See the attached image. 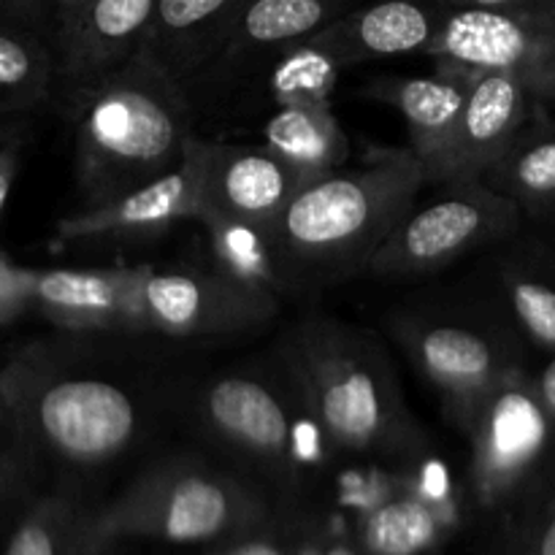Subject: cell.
<instances>
[{
    "label": "cell",
    "instance_id": "cell-38",
    "mask_svg": "<svg viewBox=\"0 0 555 555\" xmlns=\"http://www.w3.org/2000/svg\"><path fill=\"white\" fill-rule=\"evenodd\" d=\"M101 555H112V553H108V551H106V553H101Z\"/></svg>",
    "mask_w": 555,
    "mask_h": 555
},
{
    "label": "cell",
    "instance_id": "cell-15",
    "mask_svg": "<svg viewBox=\"0 0 555 555\" xmlns=\"http://www.w3.org/2000/svg\"><path fill=\"white\" fill-rule=\"evenodd\" d=\"M133 269H36L33 312L65 331H144V282Z\"/></svg>",
    "mask_w": 555,
    "mask_h": 555
},
{
    "label": "cell",
    "instance_id": "cell-2",
    "mask_svg": "<svg viewBox=\"0 0 555 555\" xmlns=\"http://www.w3.org/2000/svg\"><path fill=\"white\" fill-rule=\"evenodd\" d=\"M282 366L334 448L358 455L410 453L421 428L374 336L334 318H307L280 345Z\"/></svg>",
    "mask_w": 555,
    "mask_h": 555
},
{
    "label": "cell",
    "instance_id": "cell-30",
    "mask_svg": "<svg viewBox=\"0 0 555 555\" xmlns=\"http://www.w3.org/2000/svg\"><path fill=\"white\" fill-rule=\"evenodd\" d=\"M206 555H293V547L287 537L274 529L271 520H266V524L238 531L217 545H209Z\"/></svg>",
    "mask_w": 555,
    "mask_h": 555
},
{
    "label": "cell",
    "instance_id": "cell-23",
    "mask_svg": "<svg viewBox=\"0 0 555 555\" xmlns=\"http://www.w3.org/2000/svg\"><path fill=\"white\" fill-rule=\"evenodd\" d=\"M57 49L36 27L3 20L0 30V108L5 119L25 117L54 101Z\"/></svg>",
    "mask_w": 555,
    "mask_h": 555
},
{
    "label": "cell",
    "instance_id": "cell-25",
    "mask_svg": "<svg viewBox=\"0 0 555 555\" xmlns=\"http://www.w3.org/2000/svg\"><path fill=\"white\" fill-rule=\"evenodd\" d=\"M482 182L513 198L524 211H555V119L529 125Z\"/></svg>",
    "mask_w": 555,
    "mask_h": 555
},
{
    "label": "cell",
    "instance_id": "cell-5",
    "mask_svg": "<svg viewBox=\"0 0 555 555\" xmlns=\"http://www.w3.org/2000/svg\"><path fill=\"white\" fill-rule=\"evenodd\" d=\"M271 520L263 493L242 475L193 455L163 459L141 472L117 499L90 509L87 555H101L125 540L171 545H217Z\"/></svg>",
    "mask_w": 555,
    "mask_h": 555
},
{
    "label": "cell",
    "instance_id": "cell-28",
    "mask_svg": "<svg viewBox=\"0 0 555 555\" xmlns=\"http://www.w3.org/2000/svg\"><path fill=\"white\" fill-rule=\"evenodd\" d=\"M339 70L341 65L336 63L334 54L312 36L287 49L269 65V92L276 106L287 103L331 106V92Z\"/></svg>",
    "mask_w": 555,
    "mask_h": 555
},
{
    "label": "cell",
    "instance_id": "cell-27",
    "mask_svg": "<svg viewBox=\"0 0 555 555\" xmlns=\"http://www.w3.org/2000/svg\"><path fill=\"white\" fill-rule=\"evenodd\" d=\"M439 509L417 493L388 499L366 518L363 545L374 555H412L439 534Z\"/></svg>",
    "mask_w": 555,
    "mask_h": 555
},
{
    "label": "cell",
    "instance_id": "cell-16",
    "mask_svg": "<svg viewBox=\"0 0 555 555\" xmlns=\"http://www.w3.org/2000/svg\"><path fill=\"white\" fill-rule=\"evenodd\" d=\"M537 103L542 101L518 76L472 70L469 101L434 184L486 177L529 128Z\"/></svg>",
    "mask_w": 555,
    "mask_h": 555
},
{
    "label": "cell",
    "instance_id": "cell-18",
    "mask_svg": "<svg viewBox=\"0 0 555 555\" xmlns=\"http://www.w3.org/2000/svg\"><path fill=\"white\" fill-rule=\"evenodd\" d=\"M304 188L291 166L266 144H215L206 152L204 206L274 231Z\"/></svg>",
    "mask_w": 555,
    "mask_h": 555
},
{
    "label": "cell",
    "instance_id": "cell-21",
    "mask_svg": "<svg viewBox=\"0 0 555 555\" xmlns=\"http://www.w3.org/2000/svg\"><path fill=\"white\" fill-rule=\"evenodd\" d=\"M198 222L206 231L211 263L222 274L236 280L238 285L276 298V301H282L285 296L304 287L296 271L282 258L269 228L233 220V217L220 215V211L209 209V206L201 209Z\"/></svg>",
    "mask_w": 555,
    "mask_h": 555
},
{
    "label": "cell",
    "instance_id": "cell-7",
    "mask_svg": "<svg viewBox=\"0 0 555 555\" xmlns=\"http://www.w3.org/2000/svg\"><path fill=\"white\" fill-rule=\"evenodd\" d=\"M524 209L482 179L444 182V190L396 225L369 263L379 280H417L475 249L513 236Z\"/></svg>",
    "mask_w": 555,
    "mask_h": 555
},
{
    "label": "cell",
    "instance_id": "cell-20",
    "mask_svg": "<svg viewBox=\"0 0 555 555\" xmlns=\"http://www.w3.org/2000/svg\"><path fill=\"white\" fill-rule=\"evenodd\" d=\"M247 0H157L141 54L188 90L225 47Z\"/></svg>",
    "mask_w": 555,
    "mask_h": 555
},
{
    "label": "cell",
    "instance_id": "cell-34",
    "mask_svg": "<svg viewBox=\"0 0 555 555\" xmlns=\"http://www.w3.org/2000/svg\"><path fill=\"white\" fill-rule=\"evenodd\" d=\"M3 20L36 27L49 36V0H3Z\"/></svg>",
    "mask_w": 555,
    "mask_h": 555
},
{
    "label": "cell",
    "instance_id": "cell-8",
    "mask_svg": "<svg viewBox=\"0 0 555 555\" xmlns=\"http://www.w3.org/2000/svg\"><path fill=\"white\" fill-rule=\"evenodd\" d=\"M461 431L472 448L475 496L496 507L529 482L551 450L555 426L537 396L534 379L518 372L472 412Z\"/></svg>",
    "mask_w": 555,
    "mask_h": 555
},
{
    "label": "cell",
    "instance_id": "cell-26",
    "mask_svg": "<svg viewBox=\"0 0 555 555\" xmlns=\"http://www.w3.org/2000/svg\"><path fill=\"white\" fill-rule=\"evenodd\" d=\"M87 513L65 493L38 499L16 524L5 555H87Z\"/></svg>",
    "mask_w": 555,
    "mask_h": 555
},
{
    "label": "cell",
    "instance_id": "cell-4",
    "mask_svg": "<svg viewBox=\"0 0 555 555\" xmlns=\"http://www.w3.org/2000/svg\"><path fill=\"white\" fill-rule=\"evenodd\" d=\"M9 437L33 455L95 469L128 453L141 434V406L114 379L20 352L0 379Z\"/></svg>",
    "mask_w": 555,
    "mask_h": 555
},
{
    "label": "cell",
    "instance_id": "cell-35",
    "mask_svg": "<svg viewBox=\"0 0 555 555\" xmlns=\"http://www.w3.org/2000/svg\"><path fill=\"white\" fill-rule=\"evenodd\" d=\"M529 555H555V496L531 531Z\"/></svg>",
    "mask_w": 555,
    "mask_h": 555
},
{
    "label": "cell",
    "instance_id": "cell-9",
    "mask_svg": "<svg viewBox=\"0 0 555 555\" xmlns=\"http://www.w3.org/2000/svg\"><path fill=\"white\" fill-rule=\"evenodd\" d=\"M206 437L242 464L287 486L296 477V431L291 406L280 390L253 374L215 377L195 404Z\"/></svg>",
    "mask_w": 555,
    "mask_h": 555
},
{
    "label": "cell",
    "instance_id": "cell-37",
    "mask_svg": "<svg viewBox=\"0 0 555 555\" xmlns=\"http://www.w3.org/2000/svg\"><path fill=\"white\" fill-rule=\"evenodd\" d=\"M320 555H374L369 551L366 545H358V542H350V540H336L331 542L328 547H325Z\"/></svg>",
    "mask_w": 555,
    "mask_h": 555
},
{
    "label": "cell",
    "instance_id": "cell-29",
    "mask_svg": "<svg viewBox=\"0 0 555 555\" xmlns=\"http://www.w3.org/2000/svg\"><path fill=\"white\" fill-rule=\"evenodd\" d=\"M33 280H36V269L16 266L9 253L0 255V320L3 325H11L25 312H33Z\"/></svg>",
    "mask_w": 555,
    "mask_h": 555
},
{
    "label": "cell",
    "instance_id": "cell-33",
    "mask_svg": "<svg viewBox=\"0 0 555 555\" xmlns=\"http://www.w3.org/2000/svg\"><path fill=\"white\" fill-rule=\"evenodd\" d=\"M95 0H49V38L57 47Z\"/></svg>",
    "mask_w": 555,
    "mask_h": 555
},
{
    "label": "cell",
    "instance_id": "cell-22",
    "mask_svg": "<svg viewBox=\"0 0 555 555\" xmlns=\"http://www.w3.org/2000/svg\"><path fill=\"white\" fill-rule=\"evenodd\" d=\"M263 144L296 171L304 184L345 168L350 139L331 106L287 103L276 106L263 125Z\"/></svg>",
    "mask_w": 555,
    "mask_h": 555
},
{
    "label": "cell",
    "instance_id": "cell-17",
    "mask_svg": "<svg viewBox=\"0 0 555 555\" xmlns=\"http://www.w3.org/2000/svg\"><path fill=\"white\" fill-rule=\"evenodd\" d=\"M453 5L444 0H374L314 33L341 68L372 60L428 54Z\"/></svg>",
    "mask_w": 555,
    "mask_h": 555
},
{
    "label": "cell",
    "instance_id": "cell-12",
    "mask_svg": "<svg viewBox=\"0 0 555 555\" xmlns=\"http://www.w3.org/2000/svg\"><path fill=\"white\" fill-rule=\"evenodd\" d=\"M206 152L209 141L195 139L184 160L144 188L98 206H85L57 222L65 242H150L182 220H198L204 209Z\"/></svg>",
    "mask_w": 555,
    "mask_h": 555
},
{
    "label": "cell",
    "instance_id": "cell-31",
    "mask_svg": "<svg viewBox=\"0 0 555 555\" xmlns=\"http://www.w3.org/2000/svg\"><path fill=\"white\" fill-rule=\"evenodd\" d=\"M14 125H5L3 146H0V211H9L11 193L22 168V152H25V133Z\"/></svg>",
    "mask_w": 555,
    "mask_h": 555
},
{
    "label": "cell",
    "instance_id": "cell-32",
    "mask_svg": "<svg viewBox=\"0 0 555 555\" xmlns=\"http://www.w3.org/2000/svg\"><path fill=\"white\" fill-rule=\"evenodd\" d=\"M453 9H491V11H515V14L542 16L555 22V0H444Z\"/></svg>",
    "mask_w": 555,
    "mask_h": 555
},
{
    "label": "cell",
    "instance_id": "cell-13",
    "mask_svg": "<svg viewBox=\"0 0 555 555\" xmlns=\"http://www.w3.org/2000/svg\"><path fill=\"white\" fill-rule=\"evenodd\" d=\"M157 0H95L57 43V92L63 112L90 95L144 49Z\"/></svg>",
    "mask_w": 555,
    "mask_h": 555
},
{
    "label": "cell",
    "instance_id": "cell-11",
    "mask_svg": "<svg viewBox=\"0 0 555 555\" xmlns=\"http://www.w3.org/2000/svg\"><path fill=\"white\" fill-rule=\"evenodd\" d=\"M144 331L166 336H225L255 328L276 314L280 301L238 285L209 266L152 269L144 282Z\"/></svg>",
    "mask_w": 555,
    "mask_h": 555
},
{
    "label": "cell",
    "instance_id": "cell-24",
    "mask_svg": "<svg viewBox=\"0 0 555 555\" xmlns=\"http://www.w3.org/2000/svg\"><path fill=\"white\" fill-rule=\"evenodd\" d=\"M509 314L540 350L555 352V247H526L502 266Z\"/></svg>",
    "mask_w": 555,
    "mask_h": 555
},
{
    "label": "cell",
    "instance_id": "cell-36",
    "mask_svg": "<svg viewBox=\"0 0 555 555\" xmlns=\"http://www.w3.org/2000/svg\"><path fill=\"white\" fill-rule=\"evenodd\" d=\"M534 390H537V396H540L542 406H545L547 417H551L553 426H555V352H553L551 363H547V366L534 377Z\"/></svg>",
    "mask_w": 555,
    "mask_h": 555
},
{
    "label": "cell",
    "instance_id": "cell-6",
    "mask_svg": "<svg viewBox=\"0 0 555 555\" xmlns=\"http://www.w3.org/2000/svg\"><path fill=\"white\" fill-rule=\"evenodd\" d=\"M390 325L459 428L504 379L524 372L518 339L496 320L434 309L399 314Z\"/></svg>",
    "mask_w": 555,
    "mask_h": 555
},
{
    "label": "cell",
    "instance_id": "cell-14",
    "mask_svg": "<svg viewBox=\"0 0 555 555\" xmlns=\"http://www.w3.org/2000/svg\"><path fill=\"white\" fill-rule=\"evenodd\" d=\"M358 3L361 0H247L233 22L225 47L195 85L217 90L242 81V76L255 74L258 68H269L287 49L312 38ZM193 87H188V92Z\"/></svg>",
    "mask_w": 555,
    "mask_h": 555
},
{
    "label": "cell",
    "instance_id": "cell-1",
    "mask_svg": "<svg viewBox=\"0 0 555 555\" xmlns=\"http://www.w3.org/2000/svg\"><path fill=\"white\" fill-rule=\"evenodd\" d=\"M70 117L85 206L155 182L177 168L198 139L190 92L144 54L81 98Z\"/></svg>",
    "mask_w": 555,
    "mask_h": 555
},
{
    "label": "cell",
    "instance_id": "cell-10",
    "mask_svg": "<svg viewBox=\"0 0 555 555\" xmlns=\"http://www.w3.org/2000/svg\"><path fill=\"white\" fill-rule=\"evenodd\" d=\"M428 57L469 70L518 76L542 103H555V22L491 9H453Z\"/></svg>",
    "mask_w": 555,
    "mask_h": 555
},
{
    "label": "cell",
    "instance_id": "cell-3",
    "mask_svg": "<svg viewBox=\"0 0 555 555\" xmlns=\"http://www.w3.org/2000/svg\"><path fill=\"white\" fill-rule=\"evenodd\" d=\"M428 184L412 150H377L358 168L304 184L276 220L282 258L298 280L366 274L385 238Z\"/></svg>",
    "mask_w": 555,
    "mask_h": 555
},
{
    "label": "cell",
    "instance_id": "cell-19",
    "mask_svg": "<svg viewBox=\"0 0 555 555\" xmlns=\"http://www.w3.org/2000/svg\"><path fill=\"white\" fill-rule=\"evenodd\" d=\"M469 90L472 70L442 63H437V74L431 76L379 79L369 90L377 101L390 103L401 112L410 133V150L426 168L428 184L437 179V171L453 146Z\"/></svg>",
    "mask_w": 555,
    "mask_h": 555
}]
</instances>
